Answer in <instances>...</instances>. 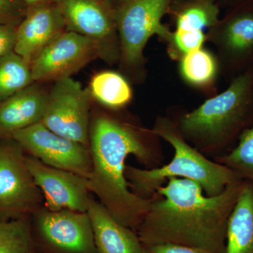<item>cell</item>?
<instances>
[{
	"instance_id": "obj_1",
	"label": "cell",
	"mask_w": 253,
	"mask_h": 253,
	"mask_svg": "<svg viewBox=\"0 0 253 253\" xmlns=\"http://www.w3.org/2000/svg\"><path fill=\"white\" fill-rule=\"evenodd\" d=\"M246 180L239 179L220 194L207 196L199 183L171 177L157 190L137 228L144 246L172 244L225 253L228 220Z\"/></svg>"
},
{
	"instance_id": "obj_2",
	"label": "cell",
	"mask_w": 253,
	"mask_h": 253,
	"mask_svg": "<svg viewBox=\"0 0 253 253\" xmlns=\"http://www.w3.org/2000/svg\"><path fill=\"white\" fill-rule=\"evenodd\" d=\"M151 131L146 132L106 113H99L90 123L89 149L91 172L89 191L123 226L137 229L152 199L131 192L126 177V161L133 155L146 169L161 167L165 156Z\"/></svg>"
},
{
	"instance_id": "obj_3",
	"label": "cell",
	"mask_w": 253,
	"mask_h": 253,
	"mask_svg": "<svg viewBox=\"0 0 253 253\" xmlns=\"http://www.w3.org/2000/svg\"><path fill=\"white\" fill-rule=\"evenodd\" d=\"M153 131L172 146L174 157L168 164L153 169L126 166L125 174L129 189L139 197L152 199L165 181L171 177L199 183L207 196L220 194L229 184L243 179L232 169L195 149L181 135L177 126L169 120L158 119Z\"/></svg>"
},
{
	"instance_id": "obj_4",
	"label": "cell",
	"mask_w": 253,
	"mask_h": 253,
	"mask_svg": "<svg viewBox=\"0 0 253 253\" xmlns=\"http://www.w3.org/2000/svg\"><path fill=\"white\" fill-rule=\"evenodd\" d=\"M252 81L251 75L240 76L224 92L184 115L176 126L186 141L205 156L226 154L233 139L246 129Z\"/></svg>"
},
{
	"instance_id": "obj_5",
	"label": "cell",
	"mask_w": 253,
	"mask_h": 253,
	"mask_svg": "<svg viewBox=\"0 0 253 253\" xmlns=\"http://www.w3.org/2000/svg\"><path fill=\"white\" fill-rule=\"evenodd\" d=\"M26 156L13 138L0 139V222L28 218L43 194L28 170Z\"/></svg>"
},
{
	"instance_id": "obj_6",
	"label": "cell",
	"mask_w": 253,
	"mask_h": 253,
	"mask_svg": "<svg viewBox=\"0 0 253 253\" xmlns=\"http://www.w3.org/2000/svg\"><path fill=\"white\" fill-rule=\"evenodd\" d=\"M170 0H121L116 10L121 59L128 69L142 61L144 46L154 35L167 38L169 32L161 23Z\"/></svg>"
},
{
	"instance_id": "obj_7",
	"label": "cell",
	"mask_w": 253,
	"mask_h": 253,
	"mask_svg": "<svg viewBox=\"0 0 253 253\" xmlns=\"http://www.w3.org/2000/svg\"><path fill=\"white\" fill-rule=\"evenodd\" d=\"M91 96L72 78L54 82L41 123L50 130L89 149Z\"/></svg>"
},
{
	"instance_id": "obj_8",
	"label": "cell",
	"mask_w": 253,
	"mask_h": 253,
	"mask_svg": "<svg viewBox=\"0 0 253 253\" xmlns=\"http://www.w3.org/2000/svg\"><path fill=\"white\" fill-rule=\"evenodd\" d=\"M66 30L96 43L100 59L113 63L121 59L116 10L110 0H60Z\"/></svg>"
},
{
	"instance_id": "obj_9",
	"label": "cell",
	"mask_w": 253,
	"mask_h": 253,
	"mask_svg": "<svg viewBox=\"0 0 253 253\" xmlns=\"http://www.w3.org/2000/svg\"><path fill=\"white\" fill-rule=\"evenodd\" d=\"M25 152L42 163L89 178L91 172L89 149L67 139L38 123L15 132L12 136Z\"/></svg>"
},
{
	"instance_id": "obj_10",
	"label": "cell",
	"mask_w": 253,
	"mask_h": 253,
	"mask_svg": "<svg viewBox=\"0 0 253 253\" xmlns=\"http://www.w3.org/2000/svg\"><path fill=\"white\" fill-rule=\"evenodd\" d=\"M98 58L96 43L75 32L65 31L32 61L33 81L42 84L71 78Z\"/></svg>"
},
{
	"instance_id": "obj_11",
	"label": "cell",
	"mask_w": 253,
	"mask_h": 253,
	"mask_svg": "<svg viewBox=\"0 0 253 253\" xmlns=\"http://www.w3.org/2000/svg\"><path fill=\"white\" fill-rule=\"evenodd\" d=\"M36 229L44 246L55 253H97L87 212L42 211L37 216Z\"/></svg>"
},
{
	"instance_id": "obj_12",
	"label": "cell",
	"mask_w": 253,
	"mask_h": 253,
	"mask_svg": "<svg viewBox=\"0 0 253 253\" xmlns=\"http://www.w3.org/2000/svg\"><path fill=\"white\" fill-rule=\"evenodd\" d=\"M26 161L33 180L45 199L48 211L86 212L91 199L87 178L50 167L33 156H26Z\"/></svg>"
},
{
	"instance_id": "obj_13",
	"label": "cell",
	"mask_w": 253,
	"mask_h": 253,
	"mask_svg": "<svg viewBox=\"0 0 253 253\" xmlns=\"http://www.w3.org/2000/svg\"><path fill=\"white\" fill-rule=\"evenodd\" d=\"M66 30L58 4L29 6L16 28L14 52L31 63L40 53Z\"/></svg>"
},
{
	"instance_id": "obj_14",
	"label": "cell",
	"mask_w": 253,
	"mask_h": 253,
	"mask_svg": "<svg viewBox=\"0 0 253 253\" xmlns=\"http://www.w3.org/2000/svg\"><path fill=\"white\" fill-rule=\"evenodd\" d=\"M48 93L41 83H34L0 102V139L41 123Z\"/></svg>"
},
{
	"instance_id": "obj_15",
	"label": "cell",
	"mask_w": 253,
	"mask_h": 253,
	"mask_svg": "<svg viewBox=\"0 0 253 253\" xmlns=\"http://www.w3.org/2000/svg\"><path fill=\"white\" fill-rule=\"evenodd\" d=\"M86 212L97 253H145L137 234L118 222L101 203L91 199Z\"/></svg>"
},
{
	"instance_id": "obj_16",
	"label": "cell",
	"mask_w": 253,
	"mask_h": 253,
	"mask_svg": "<svg viewBox=\"0 0 253 253\" xmlns=\"http://www.w3.org/2000/svg\"><path fill=\"white\" fill-rule=\"evenodd\" d=\"M225 253H253V182L246 180L229 216Z\"/></svg>"
},
{
	"instance_id": "obj_17",
	"label": "cell",
	"mask_w": 253,
	"mask_h": 253,
	"mask_svg": "<svg viewBox=\"0 0 253 253\" xmlns=\"http://www.w3.org/2000/svg\"><path fill=\"white\" fill-rule=\"evenodd\" d=\"M91 97L111 109H118L129 104L132 97L131 86L126 78L114 71L96 73L88 89Z\"/></svg>"
},
{
	"instance_id": "obj_18",
	"label": "cell",
	"mask_w": 253,
	"mask_h": 253,
	"mask_svg": "<svg viewBox=\"0 0 253 253\" xmlns=\"http://www.w3.org/2000/svg\"><path fill=\"white\" fill-rule=\"evenodd\" d=\"M34 83L31 63L16 52L0 58V102Z\"/></svg>"
},
{
	"instance_id": "obj_19",
	"label": "cell",
	"mask_w": 253,
	"mask_h": 253,
	"mask_svg": "<svg viewBox=\"0 0 253 253\" xmlns=\"http://www.w3.org/2000/svg\"><path fill=\"white\" fill-rule=\"evenodd\" d=\"M213 159L237 173L241 179L253 182V126L241 133L235 148Z\"/></svg>"
},
{
	"instance_id": "obj_20",
	"label": "cell",
	"mask_w": 253,
	"mask_h": 253,
	"mask_svg": "<svg viewBox=\"0 0 253 253\" xmlns=\"http://www.w3.org/2000/svg\"><path fill=\"white\" fill-rule=\"evenodd\" d=\"M0 253H35L28 218L0 222Z\"/></svg>"
},
{
	"instance_id": "obj_21",
	"label": "cell",
	"mask_w": 253,
	"mask_h": 253,
	"mask_svg": "<svg viewBox=\"0 0 253 253\" xmlns=\"http://www.w3.org/2000/svg\"><path fill=\"white\" fill-rule=\"evenodd\" d=\"M180 70L186 81L196 85H203L214 78L217 65L212 55L199 49L184 55Z\"/></svg>"
},
{
	"instance_id": "obj_22",
	"label": "cell",
	"mask_w": 253,
	"mask_h": 253,
	"mask_svg": "<svg viewBox=\"0 0 253 253\" xmlns=\"http://www.w3.org/2000/svg\"><path fill=\"white\" fill-rule=\"evenodd\" d=\"M224 42L231 51L244 53L253 48V16L244 15L229 23L224 31Z\"/></svg>"
},
{
	"instance_id": "obj_23",
	"label": "cell",
	"mask_w": 253,
	"mask_h": 253,
	"mask_svg": "<svg viewBox=\"0 0 253 253\" xmlns=\"http://www.w3.org/2000/svg\"><path fill=\"white\" fill-rule=\"evenodd\" d=\"M217 9L209 2L196 3L181 11L176 21V28L186 31H203L217 21Z\"/></svg>"
},
{
	"instance_id": "obj_24",
	"label": "cell",
	"mask_w": 253,
	"mask_h": 253,
	"mask_svg": "<svg viewBox=\"0 0 253 253\" xmlns=\"http://www.w3.org/2000/svg\"><path fill=\"white\" fill-rule=\"evenodd\" d=\"M28 6L21 0H0V25L17 27L22 21Z\"/></svg>"
},
{
	"instance_id": "obj_25",
	"label": "cell",
	"mask_w": 253,
	"mask_h": 253,
	"mask_svg": "<svg viewBox=\"0 0 253 253\" xmlns=\"http://www.w3.org/2000/svg\"><path fill=\"white\" fill-rule=\"evenodd\" d=\"M172 39L177 49L185 55L201 49L205 41V35L203 31H186L176 28Z\"/></svg>"
},
{
	"instance_id": "obj_26",
	"label": "cell",
	"mask_w": 253,
	"mask_h": 253,
	"mask_svg": "<svg viewBox=\"0 0 253 253\" xmlns=\"http://www.w3.org/2000/svg\"><path fill=\"white\" fill-rule=\"evenodd\" d=\"M16 28L11 25H0V58L14 51Z\"/></svg>"
},
{
	"instance_id": "obj_27",
	"label": "cell",
	"mask_w": 253,
	"mask_h": 253,
	"mask_svg": "<svg viewBox=\"0 0 253 253\" xmlns=\"http://www.w3.org/2000/svg\"><path fill=\"white\" fill-rule=\"evenodd\" d=\"M144 247L145 253H208L196 248L172 244L150 245Z\"/></svg>"
},
{
	"instance_id": "obj_28",
	"label": "cell",
	"mask_w": 253,
	"mask_h": 253,
	"mask_svg": "<svg viewBox=\"0 0 253 253\" xmlns=\"http://www.w3.org/2000/svg\"><path fill=\"white\" fill-rule=\"evenodd\" d=\"M21 1L29 7V6L40 4H58L60 0H21Z\"/></svg>"
},
{
	"instance_id": "obj_29",
	"label": "cell",
	"mask_w": 253,
	"mask_h": 253,
	"mask_svg": "<svg viewBox=\"0 0 253 253\" xmlns=\"http://www.w3.org/2000/svg\"><path fill=\"white\" fill-rule=\"evenodd\" d=\"M120 1H121V0H120Z\"/></svg>"
}]
</instances>
